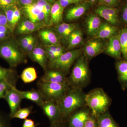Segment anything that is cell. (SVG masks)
Returning a JSON list of instances; mask_svg holds the SVG:
<instances>
[{
  "label": "cell",
  "mask_w": 127,
  "mask_h": 127,
  "mask_svg": "<svg viewBox=\"0 0 127 127\" xmlns=\"http://www.w3.org/2000/svg\"><path fill=\"white\" fill-rule=\"evenodd\" d=\"M16 85H11L10 88L6 92L4 99L9 105L10 112L9 115L12 117L18 109L20 108L22 98L14 89L13 86Z\"/></svg>",
  "instance_id": "9c48e42d"
},
{
  "label": "cell",
  "mask_w": 127,
  "mask_h": 127,
  "mask_svg": "<svg viewBox=\"0 0 127 127\" xmlns=\"http://www.w3.org/2000/svg\"><path fill=\"white\" fill-rule=\"evenodd\" d=\"M29 56L33 61L38 64L43 70H46L48 59L45 49L40 47H36L29 53Z\"/></svg>",
  "instance_id": "e0dca14e"
},
{
  "label": "cell",
  "mask_w": 127,
  "mask_h": 127,
  "mask_svg": "<svg viewBox=\"0 0 127 127\" xmlns=\"http://www.w3.org/2000/svg\"><path fill=\"white\" fill-rule=\"evenodd\" d=\"M37 86L45 100L56 102L63 96L70 88L68 83L50 82L41 80L38 82Z\"/></svg>",
  "instance_id": "277c9868"
},
{
  "label": "cell",
  "mask_w": 127,
  "mask_h": 127,
  "mask_svg": "<svg viewBox=\"0 0 127 127\" xmlns=\"http://www.w3.org/2000/svg\"><path fill=\"white\" fill-rule=\"evenodd\" d=\"M70 88L63 96L56 102L61 117H67L85 103V95H83L81 89Z\"/></svg>",
  "instance_id": "6da1fadb"
},
{
  "label": "cell",
  "mask_w": 127,
  "mask_h": 127,
  "mask_svg": "<svg viewBox=\"0 0 127 127\" xmlns=\"http://www.w3.org/2000/svg\"><path fill=\"white\" fill-rule=\"evenodd\" d=\"M77 28V25L74 23H62L55 26V30L59 37L67 41L70 35Z\"/></svg>",
  "instance_id": "7402d4cb"
},
{
  "label": "cell",
  "mask_w": 127,
  "mask_h": 127,
  "mask_svg": "<svg viewBox=\"0 0 127 127\" xmlns=\"http://www.w3.org/2000/svg\"><path fill=\"white\" fill-rule=\"evenodd\" d=\"M15 1H16V0H15Z\"/></svg>",
  "instance_id": "f907efd6"
},
{
  "label": "cell",
  "mask_w": 127,
  "mask_h": 127,
  "mask_svg": "<svg viewBox=\"0 0 127 127\" xmlns=\"http://www.w3.org/2000/svg\"><path fill=\"white\" fill-rule=\"evenodd\" d=\"M21 78L25 83H31L34 81L37 78L35 69L32 67L25 68L22 73Z\"/></svg>",
  "instance_id": "4316f807"
},
{
  "label": "cell",
  "mask_w": 127,
  "mask_h": 127,
  "mask_svg": "<svg viewBox=\"0 0 127 127\" xmlns=\"http://www.w3.org/2000/svg\"><path fill=\"white\" fill-rule=\"evenodd\" d=\"M89 80V70L86 57L81 55L77 59L72 68L68 83L72 87L81 88Z\"/></svg>",
  "instance_id": "3957f363"
},
{
  "label": "cell",
  "mask_w": 127,
  "mask_h": 127,
  "mask_svg": "<svg viewBox=\"0 0 127 127\" xmlns=\"http://www.w3.org/2000/svg\"><path fill=\"white\" fill-rule=\"evenodd\" d=\"M99 16L95 14H91L86 19V27L87 32L91 36H95L97 34L102 24Z\"/></svg>",
  "instance_id": "d6986e66"
},
{
  "label": "cell",
  "mask_w": 127,
  "mask_h": 127,
  "mask_svg": "<svg viewBox=\"0 0 127 127\" xmlns=\"http://www.w3.org/2000/svg\"><path fill=\"white\" fill-rule=\"evenodd\" d=\"M97 127H119L109 113H103L98 116Z\"/></svg>",
  "instance_id": "484cf974"
},
{
  "label": "cell",
  "mask_w": 127,
  "mask_h": 127,
  "mask_svg": "<svg viewBox=\"0 0 127 127\" xmlns=\"http://www.w3.org/2000/svg\"><path fill=\"white\" fill-rule=\"evenodd\" d=\"M118 77L123 91L127 89V59L118 60L116 64Z\"/></svg>",
  "instance_id": "ac0fdd59"
},
{
  "label": "cell",
  "mask_w": 127,
  "mask_h": 127,
  "mask_svg": "<svg viewBox=\"0 0 127 127\" xmlns=\"http://www.w3.org/2000/svg\"><path fill=\"white\" fill-rule=\"evenodd\" d=\"M24 10L28 19L32 21L35 23H45V15L43 8L36 3L24 6Z\"/></svg>",
  "instance_id": "30bf717a"
},
{
  "label": "cell",
  "mask_w": 127,
  "mask_h": 127,
  "mask_svg": "<svg viewBox=\"0 0 127 127\" xmlns=\"http://www.w3.org/2000/svg\"><path fill=\"white\" fill-rule=\"evenodd\" d=\"M121 18L123 22L127 25V4L123 8L121 14Z\"/></svg>",
  "instance_id": "7bdbcfd3"
},
{
  "label": "cell",
  "mask_w": 127,
  "mask_h": 127,
  "mask_svg": "<svg viewBox=\"0 0 127 127\" xmlns=\"http://www.w3.org/2000/svg\"><path fill=\"white\" fill-rule=\"evenodd\" d=\"M82 54L81 49L64 52L55 60L49 61L48 66L51 69L61 71L66 75L69 72L73 63Z\"/></svg>",
  "instance_id": "8992f818"
},
{
  "label": "cell",
  "mask_w": 127,
  "mask_h": 127,
  "mask_svg": "<svg viewBox=\"0 0 127 127\" xmlns=\"http://www.w3.org/2000/svg\"><path fill=\"white\" fill-rule=\"evenodd\" d=\"M47 26L45 23H36L28 19L18 24L16 28L17 33L20 35L30 34L39 31Z\"/></svg>",
  "instance_id": "8fae6325"
},
{
  "label": "cell",
  "mask_w": 127,
  "mask_h": 127,
  "mask_svg": "<svg viewBox=\"0 0 127 127\" xmlns=\"http://www.w3.org/2000/svg\"><path fill=\"white\" fill-rule=\"evenodd\" d=\"M90 117L88 111H81L73 114L69 120V127H82Z\"/></svg>",
  "instance_id": "603a6c76"
},
{
  "label": "cell",
  "mask_w": 127,
  "mask_h": 127,
  "mask_svg": "<svg viewBox=\"0 0 127 127\" xmlns=\"http://www.w3.org/2000/svg\"><path fill=\"white\" fill-rule=\"evenodd\" d=\"M39 35L46 45H61L59 37L52 30L49 29L41 30Z\"/></svg>",
  "instance_id": "cb8c5ba5"
},
{
  "label": "cell",
  "mask_w": 127,
  "mask_h": 127,
  "mask_svg": "<svg viewBox=\"0 0 127 127\" xmlns=\"http://www.w3.org/2000/svg\"><path fill=\"white\" fill-rule=\"evenodd\" d=\"M15 0H0V7L3 10L13 7L15 5Z\"/></svg>",
  "instance_id": "d590c367"
},
{
  "label": "cell",
  "mask_w": 127,
  "mask_h": 127,
  "mask_svg": "<svg viewBox=\"0 0 127 127\" xmlns=\"http://www.w3.org/2000/svg\"><path fill=\"white\" fill-rule=\"evenodd\" d=\"M123 59H127V28L122 29L118 34Z\"/></svg>",
  "instance_id": "f1b7e54d"
},
{
  "label": "cell",
  "mask_w": 127,
  "mask_h": 127,
  "mask_svg": "<svg viewBox=\"0 0 127 127\" xmlns=\"http://www.w3.org/2000/svg\"><path fill=\"white\" fill-rule=\"evenodd\" d=\"M86 104L94 116L105 113L111 103V99L102 89H93L85 95Z\"/></svg>",
  "instance_id": "7a4b0ae2"
},
{
  "label": "cell",
  "mask_w": 127,
  "mask_h": 127,
  "mask_svg": "<svg viewBox=\"0 0 127 127\" xmlns=\"http://www.w3.org/2000/svg\"><path fill=\"white\" fill-rule=\"evenodd\" d=\"M74 0L75 1L77 2V3H78V2L82 1L83 0Z\"/></svg>",
  "instance_id": "681fc988"
},
{
  "label": "cell",
  "mask_w": 127,
  "mask_h": 127,
  "mask_svg": "<svg viewBox=\"0 0 127 127\" xmlns=\"http://www.w3.org/2000/svg\"><path fill=\"white\" fill-rule=\"evenodd\" d=\"M11 119L9 114L0 111V127H11Z\"/></svg>",
  "instance_id": "d6a6232c"
},
{
  "label": "cell",
  "mask_w": 127,
  "mask_h": 127,
  "mask_svg": "<svg viewBox=\"0 0 127 127\" xmlns=\"http://www.w3.org/2000/svg\"><path fill=\"white\" fill-rule=\"evenodd\" d=\"M40 106L49 119L51 124L59 123L61 114L56 103L53 101L45 100Z\"/></svg>",
  "instance_id": "ba28073f"
},
{
  "label": "cell",
  "mask_w": 127,
  "mask_h": 127,
  "mask_svg": "<svg viewBox=\"0 0 127 127\" xmlns=\"http://www.w3.org/2000/svg\"><path fill=\"white\" fill-rule=\"evenodd\" d=\"M45 48L51 51L58 57L65 52V49L61 45H46Z\"/></svg>",
  "instance_id": "1f68e13d"
},
{
  "label": "cell",
  "mask_w": 127,
  "mask_h": 127,
  "mask_svg": "<svg viewBox=\"0 0 127 127\" xmlns=\"http://www.w3.org/2000/svg\"><path fill=\"white\" fill-rule=\"evenodd\" d=\"M50 127H63L61 125L59 124V123H57L55 124H51Z\"/></svg>",
  "instance_id": "bcb514c9"
},
{
  "label": "cell",
  "mask_w": 127,
  "mask_h": 127,
  "mask_svg": "<svg viewBox=\"0 0 127 127\" xmlns=\"http://www.w3.org/2000/svg\"><path fill=\"white\" fill-rule=\"evenodd\" d=\"M97 124L94 119L90 117L82 127H97Z\"/></svg>",
  "instance_id": "60d3db41"
},
{
  "label": "cell",
  "mask_w": 127,
  "mask_h": 127,
  "mask_svg": "<svg viewBox=\"0 0 127 127\" xmlns=\"http://www.w3.org/2000/svg\"><path fill=\"white\" fill-rule=\"evenodd\" d=\"M17 79L14 70L0 66V82L8 81L16 83Z\"/></svg>",
  "instance_id": "83f0119b"
},
{
  "label": "cell",
  "mask_w": 127,
  "mask_h": 127,
  "mask_svg": "<svg viewBox=\"0 0 127 127\" xmlns=\"http://www.w3.org/2000/svg\"><path fill=\"white\" fill-rule=\"evenodd\" d=\"M40 80L50 82L68 83V79L66 78L64 73L61 71L53 69L46 70L45 74L41 77Z\"/></svg>",
  "instance_id": "9a60e30c"
},
{
  "label": "cell",
  "mask_w": 127,
  "mask_h": 127,
  "mask_svg": "<svg viewBox=\"0 0 127 127\" xmlns=\"http://www.w3.org/2000/svg\"><path fill=\"white\" fill-rule=\"evenodd\" d=\"M58 3L63 9H65L71 4L77 3L74 0H58Z\"/></svg>",
  "instance_id": "ab89813d"
},
{
  "label": "cell",
  "mask_w": 127,
  "mask_h": 127,
  "mask_svg": "<svg viewBox=\"0 0 127 127\" xmlns=\"http://www.w3.org/2000/svg\"><path fill=\"white\" fill-rule=\"evenodd\" d=\"M95 12L96 15L111 25L116 26L119 22V11L115 7L100 5L96 8Z\"/></svg>",
  "instance_id": "52a82bcc"
},
{
  "label": "cell",
  "mask_w": 127,
  "mask_h": 127,
  "mask_svg": "<svg viewBox=\"0 0 127 127\" xmlns=\"http://www.w3.org/2000/svg\"><path fill=\"white\" fill-rule=\"evenodd\" d=\"M47 1L49 2H53L55 1V0H46Z\"/></svg>",
  "instance_id": "c3c4849f"
},
{
  "label": "cell",
  "mask_w": 127,
  "mask_h": 127,
  "mask_svg": "<svg viewBox=\"0 0 127 127\" xmlns=\"http://www.w3.org/2000/svg\"><path fill=\"white\" fill-rule=\"evenodd\" d=\"M11 33L10 30L7 27L0 26V41L8 39Z\"/></svg>",
  "instance_id": "e575fe53"
},
{
  "label": "cell",
  "mask_w": 127,
  "mask_h": 127,
  "mask_svg": "<svg viewBox=\"0 0 127 127\" xmlns=\"http://www.w3.org/2000/svg\"><path fill=\"white\" fill-rule=\"evenodd\" d=\"M5 40L0 43V58L11 67H15L23 62L24 55L14 41Z\"/></svg>",
  "instance_id": "5b68a950"
},
{
  "label": "cell",
  "mask_w": 127,
  "mask_h": 127,
  "mask_svg": "<svg viewBox=\"0 0 127 127\" xmlns=\"http://www.w3.org/2000/svg\"><path fill=\"white\" fill-rule=\"evenodd\" d=\"M118 28L115 26L108 22L102 23L99 30L95 36L94 39H110L117 35Z\"/></svg>",
  "instance_id": "2e32d148"
},
{
  "label": "cell",
  "mask_w": 127,
  "mask_h": 127,
  "mask_svg": "<svg viewBox=\"0 0 127 127\" xmlns=\"http://www.w3.org/2000/svg\"><path fill=\"white\" fill-rule=\"evenodd\" d=\"M64 9L57 1L54 3L51 9L49 26H56L63 23Z\"/></svg>",
  "instance_id": "ffe728a7"
},
{
  "label": "cell",
  "mask_w": 127,
  "mask_h": 127,
  "mask_svg": "<svg viewBox=\"0 0 127 127\" xmlns=\"http://www.w3.org/2000/svg\"><path fill=\"white\" fill-rule=\"evenodd\" d=\"M34 0H18V2L23 6H26L34 3Z\"/></svg>",
  "instance_id": "f6af8a7d"
},
{
  "label": "cell",
  "mask_w": 127,
  "mask_h": 127,
  "mask_svg": "<svg viewBox=\"0 0 127 127\" xmlns=\"http://www.w3.org/2000/svg\"><path fill=\"white\" fill-rule=\"evenodd\" d=\"M14 25L15 28L16 26V25L20 21L21 17V14L20 11L18 9L16 6H14Z\"/></svg>",
  "instance_id": "74e56055"
},
{
  "label": "cell",
  "mask_w": 127,
  "mask_h": 127,
  "mask_svg": "<svg viewBox=\"0 0 127 127\" xmlns=\"http://www.w3.org/2000/svg\"><path fill=\"white\" fill-rule=\"evenodd\" d=\"M105 51L107 54L117 60L122 59V50L118 34L109 39Z\"/></svg>",
  "instance_id": "7c38bea8"
},
{
  "label": "cell",
  "mask_w": 127,
  "mask_h": 127,
  "mask_svg": "<svg viewBox=\"0 0 127 127\" xmlns=\"http://www.w3.org/2000/svg\"><path fill=\"white\" fill-rule=\"evenodd\" d=\"M13 87L22 99L30 100L36 103L39 106H40L45 100L39 90L34 89L30 91H22L17 88L16 86H14Z\"/></svg>",
  "instance_id": "5bb4252c"
},
{
  "label": "cell",
  "mask_w": 127,
  "mask_h": 127,
  "mask_svg": "<svg viewBox=\"0 0 127 127\" xmlns=\"http://www.w3.org/2000/svg\"><path fill=\"white\" fill-rule=\"evenodd\" d=\"M36 125L33 120L30 119H27L24 120L22 127H36Z\"/></svg>",
  "instance_id": "b9f144b4"
},
{
  "label": "cell",
  "mask_w": 127,
  "mask_h": 127,
  "mask_svg": "<svg viewBox=\"0 0 127 127\" xmlns=\"http://www.w3.org/2000/svg\"><path fill=\"white\" fill-rule=\"evenodd\" d=\"M95 39L88 42L84 47L85 55L89 58L96 56L104 50V45L102 42Z\"/></svg>",
  "instance_id": "4fadbf2b"
},
{
  "label": "cell",
  "mask_w": 127,
  "mask_h": 127,
  "mask_svg": "<svg viewBox=\"0 0 127 127\" xmlns=\"http://www.w3.org/2000/svg\"><path fill=\"white\" fill-rule=\"evenodd\" d=\"M83 34L82 31L77 28L68 37L67 40L68 49H72L79 45L83 41Z\"/></svg>",
  "instance_id": "d4e9b609"
},
{
  "label": "cell",
  "mask_w": 127,
  "mask_h": 127,
  "mask_svg": "<svg viewBox=\"0 0 127 127\" xmlns=\"http://www.w3.org/2000/svg\"><path fill=\"white\" fill-rule=\"evenodd\" d=\"M35 39L32 35H28L22 38L20 41L21 46L22 49L25 51Z\"/></svg>",
  "instance_id": "836d02e7"
},
{
  "label": "cell",
  "mask_w": 127,
  "mask_h": 127,
  "mask_svg": "<svg viewBox=\"0 0 127 127\" xmlns=\"http://www.w3.org/2000/svg\"><path fill=\"white\" fill-rule=\"evenodd\" d=\"M37 43V42L36 39H35L25 50V51L27 52L28 54L31 52L36 47Z\"/></svg>",
  "instance_id": "ee69618b"
},
{
  "label": "cell",
  "mask_w": 127,
  "mask_h": 127,
  "mask_svg": "<svg viewBox=\"0 0 127 127\" xmlns=\"http://www.w3.org/2000/svg\"><path fill=\"white\" fill-rule=\"evenodd\" d=\"M32 107L20 108L18 109L15 113L14 114L12 117V119L17 118L21 120H25L27 119L30 114L32 113Z\"/></svg>",
  "instance_id": "f546056e"
},
{
  "label": "cell",
  "mask_w": 127,
  "mask_h": 127,
  "mask_svg": "<svg viewBox=\"0 0 127 127\" xmlns=\"http://www.w3.org/2000/svg\"><path fill=\"white\" fill-rule=\"evenodd\" d=\"M97 0H88V1L89 2H91V3H92V4L95 3L97 1Z\"/></svg>",
  "instance_id": "7dc6e473"
},
{
  "label": "cell",
  "mask_w": 127,
  "mask_h": 127,
  "mask_svg": "<svg viewBox=\"0 0 127 127\" xmlns=\"http://www.w3.org/2000/svg\"><path fill=\"white\" fill-rule=\"evenodd\" d=\"M0 26H5L9 28L6 16L3 10L0 11Z\"/></svg>",
  "instance_id": "f35d334b"
},
{
  "label": "cell",
  "mask_w": 127,
  "mask_h": 127,
  "mask_svg": "<svg viewBox=\"0 0 127 127\" xmlns=\"http://www.w3.org/2000/svg\"><path fill=\"white\" fill-rule=\"evenodd\" d=\"M89 7L88 3H83L72 7L66 13V19L70 21L78 19L85 14Z\"/></svg>",
  "instance_id": "44dd1931"
},
{
  "label": "cell",
  "mask_w": 127,
  "mask_h": 127,
  "mask_svg": "<svg viewBox=\"0 0 127 127\" xmlns=\"http://www.w3.org/2000/svg\"><path fill=\"white\" fill-rule=\"evenodd\" d=\"M12 85H16V83L8 81L0 82V99H4L6 92Z\"/></svg>",
  "instance_id": "4dcf8cb0"
},
{
  "label": "cell",
  "mask_w": 127,
  "mask_h": 127,
  "mask_svg": "<svg viewBox=\"0 0 127 127\" xmlns=\"http://www.w3.org/2000/svg\"><path fill=\"white\" fill-rule=\"evenodd\" d=\"M119 2V0H99L98 4L100 5L115 7L118 5Z\"/></svg>",
  "instance_id": "8d00e7d4"
}]
</instances>
